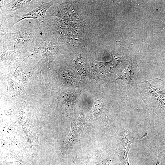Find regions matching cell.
I'll list each match as a JSON object with an SVG mask.
<instances>
[{"label":"cell","mask_w":165,"mask_h":165,"mask_svg":"<svg viewBox=\"0 0 165 165\" xmlns=\"http://www.w3.org/2000/svg\"><path fill=\"white\" fill-rule=\"evenodd\" d=\"M73 94L67 92L64 94L62 97V102L63 106L67 107L72 103L75 99Z\"/></svg>","instance_id":"11"},{"label":"cell","mask_w":165,"mask_h":165,"mask_svg":"<svg viewBox=\"0 0 165 165\" xmlns=\"http://www.w3.org/2000/svg\"><path fill=\"white\" fill-rule=\"evenodd\" d=\"M71 127L70 133L62 146L63 151H66L79 141L84 129L90 125L89 121L82 114L78 113L71 114Z\"/></svg>","instance_id":"5"},{"label":"cell","mask_w":165,"mask_h":165,"mask_svg":"<svg viewBox=\"0 0 165 165\" xmlns=\"http://www.w3.org/2000/svg\"><path fill=\"white\" fill-rule=\"evenodd\" d=\"M92 78L97 81H108L111 79L110 75L104 66L95 61H92Z\"/></svg>","instance_id":"10"},{"label":"cell","mask_w":165,"mask_h":165,"mask_svg":"<svg viewBox=\"0 0 165 165\" xmlns=\"http://www.w3.org/2000/svg\"><path fill=\"white\" fill-rule=\"evenodd\" d=\"M31 0H13L6 4V1H0V26L4 24L8 15L13 14L17 10L29 6Z\"/></svg>","instance_id":"7"},{"label":"cell","mask_w":165,"mask_h":165,"mask_svg":"<svg viewBox=\"0 0 165 165\" xmlns=\"http://www.w3.org/2000/svg\"><path fill=\"white\" fill-rule=\"evenodd\" d=\"M137 75L134 70L132 61H130L127 68L115 80L121 79L127 86V91H129L136 84Z\"/></svg>","instance_id":"9"},{"label":"cell","mask_w":165,"mask_h":165,"mask_svg":"<svg viewBox=\"0 0 165 165\" xmlns=\"http://www.w3.org/2000/svg\"><path fill=\"white\" fill-rule=\"evenodd\" d=\"M161 152L163 156L165 158V146L162 149Z\"/></svg>","instance_id":"12"},{"label":"cell","mask_w":165,"mask_h":165,"mask_svg":"<svg viewBox=\"0 0 165 165\" xmlns=\"http://www.w3.org/2000/svg\"><path fill=\"white\" fill-rule=\"evenodd\" d=\"M58 1L53 0L47 2L42 1L41 5L35 9L23 14L8 15L4 24L0 27V29L6 30L12 27L21 20L26 19H34L40 31L46 27V13L48 9L56 3Z\"/></svg>","instance_id":"4"},{"label":"cell","mask_w":165,"mask_h":165,"mask_svg":"<svg viewBox=\"0 0 165 165\" xmlns=\"http://www.w3.org/2000/svg\"><path fill=\"white\" fill-rule=\"evenodd\" d=\"M140 93L145 103L151 104L165 116V81L157 78L143 82Z\"/></svg>","instance_id":"3"},{"label":"cell","mask_w":165,"mask_h":165,"mask_svg":"<svg viewBox=\"0 0 165 165\" xmlns=\"http://www.w3.org/2000/svg\"><path fill=\"white\" fill-rule=\"evenodd\" d=\"M42 32L40 44L34 50L31 55V59L33 62L40 68H50L57 55L65 47L46 28Z\"/></svg>","instance_id":"2"},{"label":"cell","mask_w":165,"mask_h":165,"mask_svg":"<svg viewBox=\"0 0 165 165\" xmlns=\"http://www.w3.org/2000/svg\"><path fill=\"white\" fill-rule=\"evenodd\" d=\"M0 38L3 49L9 50L13 48L33 52L39 46L42 32L37 25L30 22L27 27L16 32L10 33L0 30Z\"/></svg>","instance_id":"1"},{"label":"cell","mask_w":165,"mask_h":165,"mask_svg":"<svg viewBox=\"0 0 165 165\" xmlns=\"http://www.w3.org/2000/svg\"><path fill=\"white\" fill-rule=\"evenodd\" d=\"M156 165H160V161H159V160L158 158L157 161L156 163Z\"/></svg>","instance_id":"13"},{"label":"cell","mask_w":165,"mask_h":165,"mask_svg":"<svg viewBox=\"0 0 165 165\" xmlns=\"http://www.w3.org/2000/svg\"><path fill=\"white\" fill-rule=\"evenodd\" d=\"M33 52L23 50H11L3 49L0 57L1 69L7 71L14 70L28 57H30Z\"/></svg>","instance_id":"6"},{"label":"cell","mask_w":165,"mask_h":165,"mask_svg":"<svg viewBox=\"0 0 165 165\" xmlns=\"http://www.w3.org/2000/svg\"><path fill=\"white\" fill-rule=\"evenodd\" d=\"M127 131H124L121 134L119 141V147L117 153L126 165H130L128 155L131 148V143L134 142L129 141L127 135Z\"/></svg>","instance_id":"8"}]
</instances>
